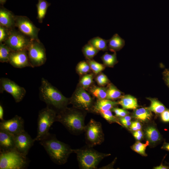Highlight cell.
I'll return each mask as SVG.
<instances>
[{
  "instance_id": "cell-1",
  "label": "cell",
  "mask_w": 169,
  "mask_h": 169,
  "mask_svg": "<svg viewBox=\"0 0 169 169\" xmlns=\"http://www.w3.org/2000/svg\"><path fill=\"white\" fill-rule=\"evenodd\" d=\"M53 162L58 165H62L67 162L73 149L70 146L58 140L56 136L49 133L39 141Z\"/></svg>"
},
{
  "instance_id": "cell-2",
  "label": "cell",
  "mask_w": 169,
  "mask_h": 169,
  "mask_svg": "<svg viewBox=\"0 0 169 169\" xmlns=\"http://www.w3.org/2000/svg\"><path fill=\"white\" fill-rule=\"evenodd\" d=\"M86 111L67 107L57 114L56 121L61 123L71 134L76 135L84 131Z\"/></svg>"
},
{
  "instance_id": "cell-3",
  "label": "cell",
  "mask_w": 169,
  "mask_h": 169,
  "mask_svg": "<svg viewBox=\"0 0 169 169\" xmlns=\"http://www.w3.org/2000/svg\"><path fill=\"white\" fill-rule=\"evenodd\" d=\"M39 96L40 99L44 102L47 106L54 110L57 113L70 104L69 98L64 96L44 78L41 79Z\"/></svg>"
},
{
  "instance_id": "cell-4",
  "label": "cell",
  "mask_w": 169,
  "mask_h": 169,
  "mask_svg": "<svg viewBox=\"0 0 169 169\" xmlns=\"http://www.w3.org/2000/svg\"><path fill=\"white\" fill-rule=\"evenodd\" d=\"M76 155L79 166L81 169H95L100 162L110 154L103 153L87 145L81 148L73 149Z\"/></svg>"
},
{
  "instance_id": "cell-5",
  "label": "cell",
  "mask_w": 169,
  "mask_h": 169,
  "mask_svg": "<svg viewBox=\"0 0 169 169\" xmlns=\"http://www.w3.org/2000/svg\"><path fill=\"white\" fill-rule=\"evenodd\" d=\"M29 163L26 156L16 149L0 153V169H23L27 167Z\"/></svg>"
},
{
  "instance_id": "cell-6",
  "label": "cell",
  "mask_w": 169,
  "mask_h": 169,
  "mask_svg": "<svg viewBox=\"0 0 169 169\" xmlns=\"http://www.w3.org/2000/svg\"><path fill=\"white\" fill-rule=\"evenodd\" d=\"M56 112L54 110L46 106L40 110L37 120V134L35 141H39L49 134V129L56 121Z\"/></svg>"
},
{
  "instance_id": "cell-7",
  "label": "cell",
  "mask_w": 169,
  "mask_h": 169,
  "mask_svg": "<svg viewBox=\"0 0 169 169\" xmlns=\"http://www.w3.org/2000/svg\"><path fill=\"white\" fill-rule=\"evenodd\" d=\"M69 98L73 107L86 112H91L95 101L86 90L79 85Z\"/></svg>"
},
{
  "instance_id": "cell-8",
  "label": "cell",
  "mask_w": 169,
  "mask_h": 169,
  "mask_svg": "<svg viewBox=\"0 0 169 169\" xmlns=\"http://www.w3.org/2000/svg\"><path fill=\"white\" fill-rule=\"evenodd\" d=\"M87 145L93 147L101 144L104 141V134L101 123L91 119L85 125L84 131Z\"/></svg>"
},
{
  "instance_id": "cell-9",
  "label": "cell",
  "mask_w": 169,
  "mask_h": 169,
  "mask_svg": "<svg viewBox=\"0 0 169 169\" xmlns=\"http://www.w3.org/2000/svg\"><path fill=\"white\" fill-rule=\"evenodd\" d=\"M27 52L31 67L41 66L46 62V49L39 39H31Z\"/></svg>"
},
{
  "instance_id": "cell-10",
  "label": "cell",
  "mask_w": 169,
  "mask_h": 169,
  "mask_svg": "<svg viewBox=\"0 0 169 169\" xmlns=\"http://www.w3.org/2000/svg\"><path fill=\"white\" fill-rule=\"evenodd\" d=\"M31 39L15 28L10 30L4 43L12 51L27 50Z\"/></svg>"
},
{
  "instance_id": "cell-11",
  "label": "cell",
  "mask_w": 169,
  "mask_h": 169,
  "mask_svg": "<svg viewBox=\"0 0 169 169\" xmlns=\"http://www.w3.org/2000/svg\"><path fill=\"white\" fill-rule=\"evenodd\" d=\"M15 27L18 30L31 39H39L38 34L40 30L25 16H16Z\"/></svg>"
},
{
  "instance_id": "cell-12",
  "label": "cell",
  "mask_w": 169,
  "mask_h": 169,
  "mask_svg": "<svg viewBox=\"0 0 169 169\" xmlns=\"http://www.w3.org/2000/svg\"><path fill=\"white\" fill-rule=\"evenodd\" d=\"M0 93L5 91L10 94L15 102L18 103L23 99L26 94V90L14 81L7 78L0 79Z\"/></svg>"
},
{
  "instance_id": "cell-13",
  "label": "cell",
  "mask_w": 169,
  "mask_h": 169,
  "mask_svg": "<svg viewBox=\"0 0 169 169\" xmlns=\"http://www.w3.org/2000/svg\"><path fill=\"white\" fill-rule=\"evenodd\" d=\"M24 124V120L22 117L16 115L10 119L1 121L0 130L15 136L25 130Z\"/></svg>"
},
{
  "instance_id": "cell-14",
  "label": "cell",
  "mask_w": 169,
  "mask_h": 169,
  "mask_svg": "<svg viewBox=\"0 0 169 169\" xmlns=\"http://www.w3.org/2000/svg\"><path fill=\"white\" fill-rule=\"evenodd\" d=\"M14 136L16 149L21 154L27 156L35 141L34 139H33L25 130Z\"/></svg>"
},
{
  "instance_id": "cell-15",
  "label": "cell",
  "mask_w": 169,
  "mask_h": 169,
  "mask_svg": "<svg viewBox=\"0 0 169 169\" xmlns=\"http://www.w3.org/2000/svg\"><path fill=\"white\" fill-rule=\"evenodd\" d=\"M9 62L16 68L31 67L28 58L27 50L12 51L9 56Z\"/></svg>"
},
{
  "instance_id": "cell-16",
  "label": "cell",
  "mask_w": 169,
  "mask_h": 169,
  "mask_svg": "<svg viewBox=\"0 0 169 169\" xmlns=\"http://www.w3.org/2000/svg\"><path fill=\"white\" fill-rule=\"evenodd\" d=\"M16 16L3 6L0 7V25L11 30L15 27Z\"/></svg>"
},
{
  "instance_id": "cell-17",
  "label": "cell",
  "mask_w": 169,
  "mask_h": 169,
  "mask_svg": "<svg viewBox=\"0 0 169 169\" xmlns=\"http://www.w3.org/2000/svg\"><path fill=\"white\" fill-rule=\"evenodd\" d=\"M14 136L0 130V152L15 149Z\"/></svg>"
},
{
  "instance_id": "cell-18",
  "label": "cell",
  "mask_w": 169,
  "mask_h": 169,
  "mask_svg": "<svg viewBox=\"0 0 169 169\" xmlns=\"http://www.w3.org/2000/svg\"><path fill=\"white\" fill-rule=\"evenodd\" d=\"M118 104V102L107 99H97L94 103L91 112L99 114L101 111L111 110Z\"/></svg>"
},
{
  "instance_id": "cell-19",
  "label": "cell",
  "mask_w": 169,
  "mask_h": 169,
  "mask_svg": "<svg viewBox=\"0 0 169 169\" xmlns=\"http://www.w3.org/2000/svg\"><path fill=\"white\" fill-rule=\"evenodd\" d=\"M118 102L125 110H135L138 107L137 99L130 95H123Z\"/></svg>"
},
{
  "instance_id": "cell-20",
  "label": "cell",
  "mask_w": 169,
  "mask_h": 169,
  "mask_svg": "<svg viewBox=\"0 0 169 169\" xmlns=\"http://www.w3.org/2000/svg\"><path fill=\"white\" fill-rule=\"evenodd\" d=\"M125 45V40L121 38L117 33L115 34L108 40V49L114 52L120 50Z\"/></svg>"
},
{
  "instance_id": "cell-21",
  "label": "cell",
  "mask_w": 169,
  "mask_h": 169,
  "mask_svg": "<svg viewBox=\"0 0 169 169\" xmlns=\"http://www.w3.org/2000/svg\"><path fill=\"white\" fill-rule=\"evenodd\" d=\"M152 114L148 107H143L135 110L132 114V117L142 122H146L151 118Z\"/></svg>"
},
{
  "instance_id": "cell-22",
  "label": "cell",
  "mask_w": 169,
  "mask_h": 169,
  "mask_svg": "<svg viewBox=\"0 0 169 169\" xmlns=\"http://www.w3.org/2000/svg\"><path fill=\"white\" fill-rule=\"evenodd\" d=\"M145 134L147 141L152 144H155L161 138L159 131L153 126L150 125L146 127Z\"/></svg>"
},
{
  "instance_id": "cell-23",
  "label": "cell",
  "mask_w": 169,
  "mask_h": 169,
  "mask_svg": "<svg viewBox=\"0 0 169 169\" xmlns=\"http://www.w3.org/2000/svg\"><path fill=\"white\" fill-rule=\"evenodd\" d=\"M38 3L36 4L37 9V18L38 22L41 23L44 18L48 7L51 3L46 0H38Z\"/></svg>"
},
{
  "instance_id": "cell-24",
  "label": "cell",
  "mask_w": 169,
  "mask_h": 169,
  "mask_svg": "<svg viewBox=\"0 0 169 169\" xmlns=\"http://www.w3.org/2000/svg\"><path fill=\"white\" fill-rule=\"evenodd\" d=\"M88 43L91 45L99 50L107 51L108 49V40H105L99 37H96L90 40Z\"/></svg>"
},
{
  "instance_id": "cell-25",
  "label": "cell",
  "mask_w": 169,
  "mask_h": 169,
  "mask_svg": "<svg viewBox=\"0 0 169 169\" xmlns=\"http://www.w3.org/2000/svg\"><path fill=\"white\" fill-rule=\"evenodd\" d=\"M106 99L114 100L120 99L123 95L122 92L112 83L108 84Z\"/></svg>"
},
{
  "instance_id": "cell-26",
  "label": "cell",
  "mask_w": 169,
  "mask_h": 169,
  "mask_svg": "<svg viewBox=\"0 0 169 169\" xmlns=\"http://www.w3.org/2000/svg\"><path fill=\"white\" fill-rule=\"evenodd\" d=\"M147 99L151 102L149 110L156 114H161L166 110L165 106L158 100L153 98H147Z\"/></svg>"
},
{
  "instance_id": "cell-27",
  "label": "cell",
  "mask_w": 169,
  "mask_h": 169,
  "mask_svg": "<svg viewBox=\"0 0 169 169\" xmlns=\"http://www.w3.org/2000/svg\"><path fill=\"white\" fill-rule=\"evenodd\" d=\"M101 59L104 64L110 67H113L118 62L116 52L112 54L106 52L101 57Z\"/></svg>"
},
{
  "instance_id": "cell-28",
  "label": "cell",
  "mask_w": 169,
  "mask_h": 169,
  "mask_svg": "<svg viewBox=\"0 0 169 169\" xmlns=\"http://www.w3.org/2000/svg\"><path fill=\"white\" fill-rule=\"evenodd\" d=\"M90 90L92 95L97 99H106L107 87L94 86L91 87Z\"/></svg>"
},
{
  "instance_id": "cell-29",
  "label": "cell",
  "mask_w": 169,
  "mask_h": 169,
  "mask_svg": "<svg viewBox=\"0 0 169 169\" xmlns=\"http://www.w3.org/2000/svg\"><path fill=\"white\" fill-rule=\"evenodd\" d=\"M82 50L84 56L87 60L93 59L99 51L89 43L83 47Z\"/></svg>"
},
{
  "instance_id": "cell-30",
  "label": "cell",
  "mask_w": 169,
  "mask_h": 169,
  "mask_svg": "<svg viewBox=\"0 0 169 169\" xmlns=\"http://www.w3.org/2000/svg\"><path fill=\"white\" fill-rule=\"evenodd\" d=\"M12 51L5 43H0V62L2 63L9 62V56Z\"/></svg>"
},
{
  "instance_id": "cell-31",
  "label": "cell",
  "mask_w": 169,
  "mask_h": 169,
  "mask_svg": "<svg viewBox=\"0 0 169 169\" xmlns=\"http://www.w3.org/2000/svg\"><path fill=\"white\" fill-rule=\"evenodd\" d=\"M99 114H100L101 117L109 123H116L123 126L120 122L118 118L116 116L114 115L110 110L100 111Z\"/></svg>"
},
{
  "instance_id": "cell-32",
  "label": "cell",
  "mask_w": 169,
  "mask_h": 169,
  "mask_svg": "<svg viewBox=\"0 0 169 169\" xmlns=\"http://www.w3.org/2000/svg\"><path fill=\"white\" fill-rule=\"evenodd\" d=\"M94 74H87L82 76L79 82V85L86 90L89 88L93 83Z\"/></svg>"
},
{
  "instance_id": "cell-33",
  "label": "cell",
  "mask_w": 169,
  "mask_h": 169,
  "mask_svg": "<svg viewBox=\"0 0 169 169\" xmlns=\"http://www.w3.org/2000/svg\"><path fill=\"white\" fill-rule=\"evenodd\" d=\"M149 143L148 141H147L145 144L138 141L132 146L131 148L133 150L140 155L144 156H146L147 155L145 151L146 147L149 145Z\"/></svg>"
},
{
  "instance_id": "cell-34",
  "label": "cell",
  "mask_w": 169,
  "mask_h": 169,
  "mask_svg": "<svg viewBox=\"0 0 169 169\" xmlns=\"http://www.w3.org/2000/svg\"><path fill=\"white\" fill-rule=\"evenodd\" d=\"M87 62L89 63L91 70L95 74H98L105 68V66L104 64L99 63L93 59L87 60Z\"/></svg>"
},
{
  "instance_id": "cell-35",
  "label": "cell",
  "mask_w": 169,
  "mask_h": 169,
  "mask_svg": "<svg viewBox=\"0 0 169 169\" xmlns=\"http://www.w3.org/2000/svg\"><path fill=\"white\" fill-rule=\"evenodd\" d=\"M76 70L79 75H83L88 74L90 72L91 69L87 61H82L79 62L77 64Z\"/></svg>"
},
{
  "instance_id": "cell-36",
  "label": "cell",
  "mask_w": 169,
  "mask_h": 169,
  "mask_svg": "<svg viewBox=\"0 0 169 169\" xmlns=\"http://www.w3.org/2000/svg\"><path fill=\"white\" fill-rule=\"evenodd\" d=\"M95 80L98 85L100 86H104L110 83L107 77L102 73H99L96 77Z\"/></svg>"
},
{
  "instance_id": "cell-37",
  "label": "cell",
  "mask_w": 169,
  "mask_h": 169,
  "mask_svg": "<svg viewBox=\"0 0 169 169\" xmlns=\"http://www.w3.org/2000/svg\"><path fill=\"white\" fill-rule=\"evenodd\" d=\"M10 29L0 25V43L4 42L9 36Z\"/></svg>"
},
{
  "instance_id": "cell-38",
  "label": "cell",
  "mask_w": 169,
  "mask_h": 169,
  "mask_svg": "<svg viewBox=\"0 0 169 169\" xmlns=\"http://www.w3.org/2000/svg\"><path fill=\"white\" fill-rule=\"evenodd\" d=\"M111 110L115 114V116L117 117H123L129 114V112L124 109H121L117 107H114Z\"/></svg>"
},
{
  "instance_id": "cell-39",
  "label": "cell",
  "mask_w": 169,
  "mask_h": 169,
  "mask_svg": "<svg viewBox=\"0 0 169 169\" xmlns=\"http://www.w3.org/2000/svg\"><path fill=\"white\" fill-rule=\"evenodd\" d=\"M131 130L135 131L141 129V124L138 121H135L132 122L130 127Z\"/></svg>"
},
{
  "instance_id": "cell-40",
  "label": "cell",
  "mask_w": 169,
  "mask_h": 169,
  "mask_svg": "<svg viewBox=\"0 0 169 169\" xmlns=\"http://www.w3.org/2000/svg\"><path fill=\"white\" fill-rule=\"evenodd\" d=\"M161 120L164 122H169V110H166L161 114Z\"/></svg>"
},
{
  "instance_id": "cell-41",
  "label": "cell",
  "mask_w": 169,
  "mask_h": 169,
  "mask_svg": "<svg viewBox=\"0 0 169 169\" xmlns=\"http://www.w3.org/2000/svg\"><path fill=\"white\" fill-rule=\"evenodd\" d=\"M133 136L137 140L139 141L141 140L144 136L143 133L141 130L135 131L133 133Z\"/></svg>"
},
{
  "instance_id": "cell-42",
  "label": "cell",
  "mask_w": 169,
  "mask_h": 169,
  "mask_svg": "<svg viewBox=\"0 0 169 169\" xmlns=\"http://www.w3.org/2000/svg\"><path fill=\"white\" fill-rule=\"evenodd\" d=\"M163 79L169 88V69H165L163 72Z\"/></svg>"
},
{
  "instance_id": "cell-43",
  "label": "cell",
  "mask_w": 169,
  "mask_h": 169,
  "mask_svg": "<svg viewBox=\"0 0 169 169\" xmlns=\"http://www.w3.org/2000/svg\"><path fill=\"white\" fill-rule=\"evenodd\" d=\"M120 122L122 125L123 127H125L127 128H129L132 123V122L131 120L121 121H120Z\"/></svg>"
},
{
  "instance_id": "cell-44",
  "label": "cell",
  "mask_w": 169,
  "mask_h": 169,
  "mask_svg": "<svg viewBox=\"0 0 169 169\" xmlns=\"http://www.w3.org/2000/svg\"><path fill=\"white\" fill-rule=\"evenodd\" d=\"M4 114V110L2 105H0V119L1 121L3 120V116Z\"/></svg>"
},
{
  "instance_id": "cell-45",
  "label": "cell",
  "mask_w": 169,
  "mask_h": 169,
  "mask_svg": "<svg viewBox=\"0 0 169 169\" xmlns=\"http://www.w3.org/2000/svg\"><path fill=\"white\" fill-rule=\"evenodd\" d=\"M168 168V167L166 166H163L161 164L159 166L155 167L153 168V169H167Z\"/></svg>"
},
{
  "instance_id": "cell-46",
  "label": "cell",
  "mask_w": 169,
  "mask_h": 169,
  "mask_svg": "<svg viewBox=\"0 0 169 169\" xmlns=\"http://www.w3.org/2000/svg\"><path fill=\"white\" fill-rule=\"evenodd\" d=\"M162 148L169 151V143H165Z\"/></svg>"
},
{
  "instance_id": "cell-47",
  "label": "cell",
  "mask_w": 169,
  "mask_h": 169,
  "mask_svg": "<svg viewBox=\"0 0 169 169\" xmlns=\"http://www.w3.org/2000/svg\"><path fill=\"white\" fill-rule=\"evenodd\" d=\"M7 0H0V3L2 5H4L6 2Z\"/></svg>"
}]
</instances>
